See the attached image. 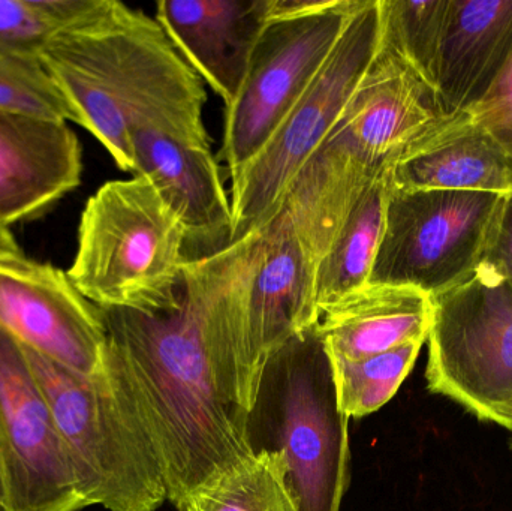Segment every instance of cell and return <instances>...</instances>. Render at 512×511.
Returning <instances> with one entry per match:
<instances>
[{
  "instance_id": "6",
  "label": "cell",
  "mask_w": 512,
  "mask_h": 511,
  "mask_svg": "<svg viewBox=\"0 0 512 511\" xmlns=\"http://www.w3.org/2000/svg\"><path fill=\"white\" fill-rule=\"evenodd\" d=\"M381 44L379 0H364L300 101L231 188V243L264 230L283 209L286 192L336 126Z\"/></svg>"
},
{
  "instance_id": "21",
  "label": "cell",
  "mask_w": 512,
  "mask_h": 511,
  "mask_svg": "<svg viewBox=\"0 0 512 511\" xmlns=\"http://www.w3.org/2000/svg\"><path fill=\"white\" fill-rule=\"evenodd\" d=\"M183 511H297L286 486L282 456L258 450L252 458L186 501Z\"/></svg>"
},
{
  "instance_id": "13",
  "label": "cell",
  "mask_w": 512,
  "mask_h": 511,
  "mask_svg": "<svg viewBox=\"0 0 512 511\" xmlns=\"http://www.w3.org/2000/svg\"><path fill=\"white\" fill-rule=\"evenodd\" d=\"M135 173L149 180L186 231L189 260L231 245L233 207L210 138L156 126L131 129Z\"/></svg>"
},
{
  "instance_id": "23",
  "label": "cell",
  "mask_w": 512,
  "mask_h": 511,
  "mask_svg": "<svg viewBox=\"0 0 512 511\" xmlns=\"http://www.w3.org/2000/svg\"><path fill=\"white\" fill-rule=\"evenodd\" d=\"M424 342H412L360 360L330 359L337 405L349 419L381 410L414 369Z\"/></svg>"
},
{
  "instance_id": "10",
  "label": "cell",
  "mask_w": 512,
  "mask_h": 511,
  "mask_svg": "<svg viewBox=\"0 0 512 511\" xmlns=\"http://www.w3.org/2000/svg\"><path fill=\"white\" fill-rule=\"evenodd\" d=\"M364 0H333L304 17L268 21L236 99L225 107L221 159L236 180L300 101Z\"/></svg>"
},
{
  "instance_id": "9",
  "label": "cell",
  "mask_w": 512,
  "mask_h": 511,
  "mask_svg": "<svg viewBox=\"0 0 512 511\" xmlns=\"http://www.w3.org/2000/svg\"><path fill=\"white\" fill-rule=\"evenodd\" d=\"M442 113L432 87L381 38L360 86L304 171L322 188L358 194L387 173Z\"/></svg>"
},
{
  "instance_id": "15",
  "label": "cell",
  "mask_w": 512,
  "mask_h": 511,
  "mask_svg": "<svg viewBox=\"0 0 512 511\" xmlns=\"http://www.w3.org/2000/svg\"><path fill=\"white\" fill-rule=\"evenodd\" d=\"M83 174V150L68 123L0 110V219L8 227L45 215Z\"/></svg>"
},
{
  "instance_id": "17",
  "label": "cell",
  "mask_w": 512,
  "mask_h": 511,
  "mask_svg": "<svg viewBox=\"0 0 512 511\" xmlns=\"http://www.w3.org/2000/svg\"><path fill=\"white\" fill-rule=\"evenodd\" d=\"M391 188L512 198V156L468 110L442 113L391 167Z\"/></svg>"
},
{
  "instance_id": "8",
  "label": "cell",
  "mask_w": 512,
  "mask_h": 511,
  "mask_svg": "<svg viewBox=\"0 0 512 511\" xmlns=\"http://www.w3.org/2000/svg\"><path fill=\"white\" fill-rule=\"evenodd\" d=\"M432 303L427 389L495 422L512 404V290L504 273L487 258Z\"/></svg>"
},
{
  "instance_id": "31",
  "label": "cell",
  "mask_w": 512,
  "mask_h": 511,
  "mask_svg": "<svg viewBox=\"0 0 512 511\" xmlns=\"http://www.w3.org/2000/svg\"><path fill=\"white\" fill-rule=\"evenodd\" d=\"M0 511H6L5 494H3L2 480H0Z\"/></svg>"
},
{
  "instance_id": "30",
  "label": "cell",
  "mask_w": 512,
  "mask_h": 511,
  "mask_svg": "<svg viewBox=\"0 0 512 511\" xmlns=\"http://www.w3.org/2000/svg\"><path fill=\"white\" fill-rule=\"evenodd\" d=\"M493 425L501 426V428L507 429V431L512 432V404L510 407L505 408L498 417H496Z\"/></svg>"
},
{
  "instance_id": "3",
  "label": "cell",
  "mask_w": 512,
  "mask_h": 511,
  "mask_svg": "<svg viewBox=\"0 0 512 511\" xmlns=\"http://www.w3.org/2000/svg\"><path fill=\"white\" fill-rule=\"evenodd\" d=\"M248 435L254 452L282 456L297 511H340L351 482L349 417L337 405L316 326L268 360L248 414Z\"/></svg>"
},
{
  "instance_id": "20",
  "label": "cell",
  "mask_w": 512,
  "mask_h": 511,
  "mask_svg": "<svg viewBox=\"0 0 512 511\" xmlns=\"http://www.w3.org/2000/svg\"><path fill=\"white\" fill-rule=\"evenodd\" d=\"M390 191L391 168L370 186L327 254L316 264L315 305L318 315L369 284L373 261L384 233Z\"/></svg>"
},
{
  "instance_id": "1",
  "label": "cell",
  "mask_w": 512,
  "mask_h": 511,
  "mask_svg": "<svg viewBox=\"0 0 512 511\" xmlns=\"http://www.w3.org/2000/svg\"><path fill=\"white\" fill-rule=\"evenodd\" d=\"M99 309L108 371L155 449L168 501L183 511L194 492L254 456L248 413L221 392L200 314L183 290L174 311Z\"/></svg>"
},
{
  "instance_id": "18",
  "label": "cell",
  "mask_w": 512,
  "mask_h": 511,
  "mask_svg": "<svg viewBox=\"0 0 512 511\" xmlns=\"http://www.w3.org/2000/svg\"><path fill=\"white\" fill-rule=\"evenodd\" d=\"M432 318L429 294L367 284L325 308L316 330L330 359L360 360L412 342L426 344Z\"/></svg>"
},
{
  "instance_id": "29",
  "label": "cell",
  "mask_w": 512,
  "mask_h": 511,
  "mask_svg": "<svg viewBox=\"0 0 512 511\" xmlns=\"http://www.w3.org/2000/svg\"><path fill=\"white\" fill-rule=\"evenodd\" d=\"M26 257L12 234L11 227L0 219V263Z\"/></svg>"
},
{
  "instance_id": "24",
  "label": "cell",
  "mask_w": 512,
  "mask_h": 511,
  "mask_svg": "<svg viewBox=\"0 0 512 511\" xmlns=\"http://www.w3.org/2000/svg\"><path fill=\"white\" fill-rule=\"evenodd\" d=\"M0 110L75 123L74 111L36 53L0 50Z\"/></svg>"
},
{
  "instance_id": "25",
  "label": "cell",
  "mask_w": 512,
  "mask_h": 511,
  "mask_svg": "<svg viewBox=\"0 0 512 511\" xmlns=\"http://www.w3.org/2000/svg\"><path fill=\"white\" fill-rule=\"evenodd\" d=\"M66 18L63 0H0V50L39 54Z\"/></svg>"
},
{
  "instance_id": "22",
  "label": "cell",
  "mask_w": 512,
  "mask_h": 511,
  "mask_svg": "<svg viewBox=\"0 0 512 511\" xmlns=\"http://www.w3.org/2000/svg\"><path fill=\"white\" fill-rule=\"evenodd\" d=\"M450 0H379L381 38L436 93Z\"/></svg>"
},
{
  "instance_id": "11",
  "label": "cell",
  "mask_w": 512,
  "mask_h": 511,
  "mask_svg": "<svg viewBox=\"0 0 512 511\" xmlns=\"http://www.w3.org/2000/svg\"><path fill=\"white\" fill-rule=\"evenodd\" d=\"M0 480L6 511L89 507L29 360L21 345L2 329Z\"/></svg>"
},
{
  "instance_id": "16",
  "label": "cell",
  "mask_w": 512,
  "mask_h": 511,
  "mask_svg": "<svg viewBox=\"0 0 512 511\" xmlns=\"http://www.w3.org/2000/svg\"><path fill=\"white\" fill-rule=\"evenodd\" d=\"M156 20L224 101L236 99L268 23V0H161Z\"/></svg>"
},
{
  "instance_id": "5",
  "label": "cell",
  "mask_w": 512,
  "mask_h": 511,
  "mask_svg": "<svg viewBox=\"0 0 512 511\" xmlns=\"http://www.w3.org/2000/svg\"><path fill=\"white\" fill-rule=\"evenodd\" d=\"M50 405L89 507L156 511L168 500L155 449L128 395L105 365L83 377L21 347Z\"/></svg>"
},
{
  "instance_id": "27",
  "label": "cell",
  "mask_w": 512,
  "mask_h": 511,
  "mask_svg": "<svg viewBox=\"0 0 512 511\" xmlns=\"http://www.w3.org/2000/svg\"><path fill=\"white\" fill-rule=\"evenodd\" d=\"M489 258L502 270L512 290V198L508 201L504 222Z\"/></svg>"
},
{
  "instance_id": "19",
  "label": "cell",
  "mask_w": 512,
  "mask_h": 511,
  "mask_svg": "<svg viewBox=\"0 0 512 511\" xmlns=\"http://www.w3.org/2000/svg\"><path fill=\"white\" fill-rule=\"evenodd\" d=\"M512 56V0H450L436 96L444 113L483 98Z\"/></svg>"
},
{
  "instance_id": "4",
  "label": "cell",
  "mask_w": 512,
  "mask_h": 511,
  "mask_svg": "<svg viewBox=\"0 0 512 511\" xmlns=\"http://www.w3.org/2000/svg\"><path fill=\"white\" fill-rule=\"evenodd\" d=\"M186 231L141 176L105 183L87 200L68 276L99 308L174 311L182 305Z\"/></svg>"
},
{
  "instance_id": "26",
  "label": "cell",
  "mask_w": 512,
  "mask_h": 511,
  "mask_svg": "<svg viewBox=\"0 0 512 511\" xmlns=\"http://www.w3.org/2000/svg\"><path fill=\"white\" fill-rule=\"evenodd\" d=\"M466 110L512 156V56L483 98Z\"/></svg>"
},
{
  "instance_id": "12",
  "label": "cell",
  "mask_w": 512,
  "mask_h": 511,
  "mask_svg": "<svg viewBox=\"0 0 512 511\" xmlns=\"http://www.w3.org/2000/svg\"><path fill=\"white\" fill-rule=\"evenodd\" d=\"M0 329L66 371L83 377L105 371L101 309L51 264L26 257L0 263Z\"/></svg>"
},
{
  "instance_id": "28",
  "label": "cell",
  "mask_w": 512,
  "mask_h": 511,
  "mask_svg": "<svg viewBox=\"0 0 512 511\" xmlns=\"http://www.w3.org/2000/svg\"><path fill=\"white\" fill-rule=\"evenodd\" d=\"M333 0H268V21L304 17L328 8Z\"/></svg>"
},
{
  "instance_id": "2",
  "label": "cell",
  "mask_w": 512,
  "mask_h": 511,
  "mask_svg": "<svg viewBox=\"0 0 512 511\" xmlns=\"http://www.w3.org/2000/svg\"><path fill=\"white\" fill-rule=\"evenodd\" d=\"M45 68L89 131L125 173H135L131 129L149 125L210 138L206 86L158 20L102 0L84 20L51 36Z\"/></svg>"
},
{
  "instance_id": "14",
  "label": "cell",
  "mask_w": 512,
  "mask_h": 511,
  "mask_svg": "<svg viewBox=\"0 0 512 511\" xmlns=\"http://www.w3.org/2000/svg\"><path fill=\"white\" fill-rule=\"evenodd\" d=\"M316 267L285 212L262 230L248 315V380L254 404L268 360L316 326Z\"/></svg>"
},
{
  "instance_id": "7",
  "label": "cell",
  "mask_w": 512,
  "mask_h": 511,
  "mask_svg": "<svg viewBox=\"0 0 512 511\" xmlns=\"http://www.w3.org/2000/svg\"><path fill=\"white\" fill-rule=\"evenodd\" d=\"M510 198L487 192L391 188L369 284L438 296L492 254Z\"/></svg>"
}]
</instances>
